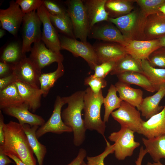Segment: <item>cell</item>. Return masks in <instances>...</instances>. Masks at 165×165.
<instances>
[{"instance_id":"6da1fadb","label":"cell","mask_w":165,"mask_h":165,"mask_svg":"<svg viewBox=\"0 0 165 165\" xmlns=\"http://www.w3.org/2000/svg\"><path fill=\"white\" fill-rule=\"evenodd\" d=\"M4 132V142L0 145V153L13 155L28 165H36L34 152L23 126L10 121L5 124Z\"/></svg>"},{"instance_id":"7a4b0ae2","label":"cell","mask_w":165,"mask_h":165,"mask_svg":"<svg viewBox=\"0 0 165 165\" xmlns=\"http://www.w3.org/2000/svg\"><path fill=\"white\" fill-rule=\"evenodd\" d=\"M85 92V90L78 91L69 96L63 97L68 106L61 112V118L65 124L72 129L73 143L76 147L83 143L86 137L87 129L81 116Z\"/></svg>"},{"instance_id":"3957f363","label":"cell","mask_w":165,"mask_h":165,"mask_svg":"<svg viewBox=\"0 0 165 165\" xmlns=\"http://www.w3.org/2000/svg\"><path fill=\"white\" fill-rule=\"evenodd\" d=\"M84 96V121L87 129L95 130L105 137L106 126L101 119V109L103 104L104 97L101 90L98 93H94L90 87L85 90Z\"/></svg>"},{"instance_id":"277c9868","label":"cell","mask_w":165,"mask_h":165,"mask_svg":"<svg viewBox=\"0 0 165 165\" xmlns=\"http://www.w3.org/2000/svg\"><path fill=\"white\" fill-rule=\"evenodd\" d=\"M147 17L140 9L117 18L109 17L108 21L117 27L126 40H145Z\"/></svg>"},{"instance_id":"5b68a950","label":"cell","mask_w":165,"mask_h":165,"mask_svg":"<svg viewBox=\"0 0 165 165\" xmlns=\"http://www.w3.org/2000/svg\"><path fill=\"white\" fill-rule=\"evenodd\" d=\"M72 24L76 39L87 42L90 31L88 16L83 0H68L65 2Z\"/></svg>"},{"instance_id":"8992f818","label":"cell","mask_w":165,"mask_h":165,"mask_svg":"<svg viewBox=\"0 0 165 165\" xmlns=\"http://www.w3.org/2000/svg\"><path fill=\"white\" fill-rule=\"evenodd\" d=\"M134 133L128 128L121 127L119 131L112 132L109 136V140L114 142V152L118 160L131 156L135 149L140 146V143L135 141Z\"/></svg>"},{"instance_id":"52a82bcc","label":"cell","mask_w":165,"mask_h":165,"mask_svg":"<svg viewBox=\"0 0 165 165\" xmlns=\"http://www.w3.org/2000/svg\"><path fill=\"white\" fill-rule=\"evenodd\" d=\"M22 23V51L25 54L31 51L33 43L42 41V23L35 11L24 14Z\"/></svg>"},{"instance_id":"ba28073f","label":"cell","mask_w":165,"mask_h":165,"mask_svg":"<svg viewBox=\"0 0 165 165\" xmlns=\"http://www.w3.org/2000/svg\"><path fill=\"white\" fill-rule=\"evenodd\" d=\"M59 38L61 50L69 51L75 57L83 58L92 69L94 70L98 65L93 46L87 41H78L63 35H59Z\"/></svg>"},{"instance_id":"9c48e42d","label":"cell","mask_w":165,"mask_h":165,"mask_svg":"<svg viewBox=\"0 0 165 165\" xmlns=\"http://www.w3.org/2000/svg\"><path fill=\"white\" fill-rule=\"evenodd\" d=\"M65 104L63 97L59 96H57L51 116L36 131V135L38 139L49 132L61 134L65 132H72V129L65 124L61 118V108Z\"/></svg>"},{"instance_id":"30bf717a","label":"cell","mask_w":165,"mask_h":165,"mask_svg":"<svg viewBox=\"0 0 165 165\" xmlns=\"http://www.w3.org/2000/svg\"><path fill=\"white\" fill-rule=\"evenodd\" d=\"M111 115L121 127L128 128L139 134L144 121L141 117L139 111L128 103L122 101L120 107L113 111Z\"/></svg>"},{"instance_id":"8fae6325","label":"cell","mask_w":165,"mask_h":165,"mask_svg":"<svg viewBox=\"0 0 165 165\" xmlns=\"http://www.w3.org/2000/svg\"><path fill=\"white\" fill-rule=\"evenodd\" d=\"M13 74L16 76L18 81L40 88L41 70L29 57H25L14 65Z\"/></svg>"},{"instance_id":"7c38bea8","label":"cell","mask_w":165,"mask_h":165,"mask_svg":"<svg viewBox=\"0 0 165 165\" xmlns=\"http://www.w3.org/2000/svg\"><path fill=\"white\" fill-rule=\"evenodd\" d=\"M37 12L43 24L42 41L46 47L57 53L61 50L59 35L50 20L48 12L42 5Z\"/></svg>"},{"instance_id":"4fadbf2b","label":"cell","mask_w":165,"mask_h":165,"mask_svg":"<svg viewBox=\"0 0 165 165\" xmlns=\"http://www.w3.org/2000/svg\"><path fill=\"white\" fill-rule=\"evenodd\" d=\"M24 15L16 2L14 0L10 1L8 8L0 9L2 28L16 36L22 23Z\"/></svg>"},{"instance_id":"5bb4252c","label":"cell","mask_w":165,"mask_h":165,"mask_svg":"<svg viewBox=\"0 0 165 165\" xmlns=\"http://www.w3.org/2000/svg\"><path fill=\"white\" fill-rule=\"evenodd\" d=\"M30 52L29 57L40 70L54 62H62L64 60L61 53L46 48L42 41L34 43Z\"/></svg>"},{"instance_id":"9a60e30c","label":"cell","mask_w":165,"mask_h":165,"mask_svg":"<svg viewBox=\"0 0 165 165\" xmlns=\"http://www.w3.org/2000/svg\"><path fill=\"white\" fill-rule=\"evenodd\" d=\"M121 45L127 54L140 61L147 60L153 51L161 47L159 39L145 40H126Z\"/></svg>"},{"instance_id":"2e32d148","label":"cell","mask_w":165,"mask_h":165,"mask_svg":"<svg viewBox=\"0 0 165 165\" xmlns=\"http://www.w3.org/2000/svg\"><path fill=\"white\" fill-rule=\"evenodd\" d=\"M104 22H101L94 25L90 30L88 37L122 45L126 39L120 31L112 23Z\"/></svg>"},{"instance_id":"e0dca14e","label":"cell","mask_w":165,"mask_h":165,"mask_svg":"<svg viewBox=\"0 0 165 165\" xmlns=\"http://www.w3.org/2000/svg\"><path fill=\"white\" fill-rule=\"evenodd\" d=\"M93 46L98 65L108 61L116 62L127 54L123 46L117 43L101 42Z\"/></svg>"},{"instance_id":"ac0fdd59","label":"cell","mask_w":165,"mask_h":165,"mask_svg":"<svg viewBox=\"0 0 165 165\" xmlns=\"http://www.w3.org/2000/svg\"><path fill=\"white\" fill-rule=\"evenodd\" d=\"M1 110L5 114L16 118L19 123L22 125L28 124L31 126H41L45 123L44 119L42 116L30 112L28 105L24 103Z\"/></svg>"},{"instance_id":"d6986e66","label":"cell","mask_w":165,"mask_h":165,"mask_svg":"<svg viewBox=\"0 0 165 165\" xmlns=\"http://www.w3.org/2000/svg\"><path fill=\"white\" fill-rule=\"evenodd\" d=\"M139 134L148 139L165 134V105L160 112L144 121Z\"/></svg>"},{"instance_id":"ffe728a7","label":"cell","mask_w":165,"mask_h":165,"mask_svg":"<svg viewBox=\"0 0 165 165\" xmlns=\"http://www.w3.org/2000/svg\"><path fill=\"white\" fill-rule=\"evenodd\" d=\"M15 83L24 103L28 105L29 110L35 112L41 105L43 94L40 88L19 81Z\"/></svg>"},{"instance_id":"44dd1931","label":"cell","mask_w":165,"mask_h":165,"mask_svg":"<svg viewBox=\"0 0 165 165\" xmlns=\"http://www.w3.org/2000/svg\"><path fill=\"white\" fill-rule=\"evenodd\" d=\"M88 16L90 30L95 24L108 21V13L105 8L107 0H83Z\"/></svg>"},{"instance_id":"7402d4cb","label":"cell","mask_w":165,"mask_h":165,"mask_svg":"<svg viewBox=\"0 0 165 165\" xmlns=\"http://www.w3.org/2000/svg\"><path fill=\"white\" fill-rule=\"evenodd\" d=\"M144 34L145 40L158 39L165 35V15L159 12L147 16Z\"/></svg>"},{"instance_id":"603a6c76","label":"cell","mask_w":165,"mask_h":165,"mask_svg":"<svg viewBox=\"0 0 165 165\" xmlns=\"http://www.w3.org/2000/svg\"><path fill=\"white\" fill-rule=\"evenodd\" d=\"M165 96V84H164L154 95L143 98L139 110L141 112L142 116L148 119L161 111L163 107L159 105V104Z\"/></svg>"},{"instance_id":"cb8c5ba5","label":"cell","mask_w":165,"mask_h":165,"mask_svg":"<svg viewBox=\"0 0 165 165\" xmlns=\"http://www.w3.org/2000/svg\"><path fill=\"white\" fill-rule=\"evenodd\" d=\"M115 86L122 100L136 107L139 110L143 99V91L140 89L132 88L130 85L119 81L116 82Z\"/></svg>"},{"instance_id":"d4e9b609","label":"cell","mask_w":165,"mask_h":165,"mask_svg":"<svg viewBox=\"0 0 165 165\" xmlns=\"http://www.w3.org/2000/svg\"><path fill=\"white\" fill-rule=\"evenodd\" d=\"M22 126L29 145L36 157L38 165H43L47 149L45 146L38 141L36 137V132L39 126H31L28 124Z\"/></svg>"},{"instance_id":"484cf974","label":"cell","mask_w":165,"mask_h":165,"mask_svg":"<svg viewBox=\"0 0 165 165\" xmlns=\"http://www.w3.org/2000/svg\"><path fill=\"white\" fill-rule=\"evenodd\" d=\"M143 143L155 162L165 159V134L152 138H142Z\"/></svg>"},{"instance_id":"4316f807","label":"cell","mask_w":165,"mask_h":165,"mask_svg":"<svg viewBox=\"0 0 165 165\" xmlns=\"http://www.w3.org/2000/svg\"><path fill=\"white\" fill-rule=\"evenodd\" d=\"M119 81L128 84L138 85L149 92L156 91L146 76L142 73L133 72H125L117 75Z\"/></svg>"},{"instance_id":"83f0119b","label":"cell","mask_w":165,"mask_h":165,"mask_svg":"<svg viewBox=\"0 0 165 165\" xmlns=\"http://www.w3.org/2000/svg\"><path fill=\"white\" fill-rule=\"evenodd\" d=\"M135 2L132 0H107L105 8L109 17L116 18L131 12Z\"/></svg>"},{"instance_id":"f1b7e54d","label":"cell","mask_w":165,"mask_h":165,"mask_svg":"<svg viewBox=\"0 0 165 165\" xmlns=\"http://www.w3.org/2000/svg\"><path fill=\"white\" fill-rule=\"evenodd\" d=\"M144 74L151 83L156 91L165 84V68H157L151 66L147 59L141 61Z\"/></svg>"},{"instance_id":"f546056e","label":"cell","mask_w":165,"mask_h":165,"mask_svg":"<svg viewBox=\"0 0 165 165\" xmlns=\"http://www.w3.org/2000/svg\"><path fill=\"white\" fill-rule=\"evenodd\" d=\"M23 103L15 83L0 90V110Z\"/></svg>"},{"instance_id":"4dcf8cb0","label":"cell","mask_w":165,"mask_h":165,"mask_svg":"<svg viewBox=\"0 0 165 165\" xmlns=\"http://www.w3.org/2000/svg\"><path fill=\"white\" fill-rule=\"evenodd\" d=\"M127 72H138L144 74L141 61L138 60L130 55L127 54L116 62L112 75H118Z\"/></svg>"},{"instance_id":"1f68e13d","label":"cell","mask_w":165,"mask_h":165,"mask_svg":"<svg viewBox=\"0 0 165 165\" xmlns=\"http://www.w3.org/2000/svg\"><path fill=\"white\" fill-rule=\"evenodd\" d=\"M26 55L22 51V45L18 42H13L4 47L0 55L1 61L14 65L24 57Z\"/></svg>"},{"instance_id":"d6a6232c","label":"cell","mask_w":165,"mask_h":165,"mask_svg":"<svg viewBox=\"0 0 165 165\" xmlns=\"http://www.w3.org/2000/svg\"><path fill=\"white\" fill-rule=\"evenodd\" d=\"M64 72L62 62L58 63V66L54 71L47 73H43L39 78L40 88L42 92V96L46 97L51 88L58 79L63 75Z\"/></svg>"},{"instance_id":"836d02e7","label":"cell","mask_w":165,"mask_h":165,"mask_svg":"<svg viewBox=\"0 0 165 165\" xmlns=\"http://www.w3.org/2000/svg\"><path fill=\"white\" fill-rule=\"evenodd\" d=\"M117 90L114 85L111 84L108 90V93L104 98L103 104L105 109L103 121L108 122L109 116L113 111L118 108L122 101L116 94Z\"/></svg>"},{"instance_id":"e575fe53","label":"cell","mask_w":165,"mask_h":165,"mask_svg":"<svg viewBox=\"0 0 165 165\" xmlns=\"http://www.w3.org/2000/svg\"><path fill=\"white\" fill-rule=\"evenodd\" d=\"M48 13L51 22L57 32L68 37L75 38L72 24L69 16L62 17Z\"/></svg>"},{"instance_id":"d590c367","label":"cell","mask_w":165,"mask_h":165,"mask_svg":"<svg viewBox=\"0 0 165 165\" xmlns=\"http://www.w3.org/2000/svg\"><path fill=\"white\" fill-rule=\"evenodd\" d=\"M140 9L146 16L160 12V7L165 2V0H136Z\"/></svg>"},{"instance_id":"8d00e7d4","label":"cell","mask_w":165,"mask_h":165,"mask_svg":"<svg viewBox=\"0 0 165 165\" xmlns=\"http://www.w3.org/2000/svg\"><path fill=\"white\" fill-rule=\"evenodd\" d=\"M42 1L43 5L49 13L62 17L69 16L67 9L57 1L52 0Z\"/></svg>"},{"instance_id":"74e56055","label":"cell","mask_w":165,"mask_h":165,"mask_svg":"<svg viewBox=\"0 0 165 165\" xmlns=\"http://www.w3.org/2000/svg\"><path fill=\"white\" fill-rule=\"evenodd\" d=\"M152 67L165 68V46H161L153 51L147 59Z\"/></svg>"},{"instance_id":"f35d334b","label":"cell","mask_w":165,"mask_h":165,"mask_svg":"<svg viewBox=\"0 0 165 165\" xmlns=\"http://www.w3.org/2000/svg\"><path fill=\"white\" fill-rule=\"evenodd\" d=\"M106 146L105 150L100 154L94 156L86 157L88 165H105V159L109 155L114 152L113 145H111L106 140Z\"/></svg>"},{"instance_id":"ab89813d","label":"cell","mask_w":165,"mask_h":165,"mask_svg":"<svg viewBox=\"0 0 165 165\" xmlns=\"http://www.w3.org/2000/svg\"><path fill=\"white\" fill-rule=\"evenodd\" d=\"M84 84L89 86L93 92L97 94L102 90V88L106 86L107 82L105 79L96 77L92 75L85 78Z\"/></svg>"},{"instance_id":"60d3db41","label":"cell","mask_w":165,"mask_h":165,"mask_svg":"<svg viewBox=\"0 0 165 165\" xmlns=\"http://www.w3.org/2000/svg\"><path fill=\"white\" fill-rule=\"evenodd\" d=\"M15 2L24 14L37 10L43 4L41 0H16Z\"/></svg>"},{"instance_id":"b9f144b4","label":"cell","mask_w":165,"mask_h":165,"mask_svg":"<svg viewBox=\"0 0 165 165\" xmlns=\"http://www.w3.org/2000/svg\"><path fill=\"white\" fill-rule=\"evenodd\" d=\"M116 62L114 61H108L97 65L94 70V73L93 75L96 77L105 79L113 70Z\"/></svg>"},{"instance_id":"7bdbcfd3","label":"cell","mask_w":165,"mask_h":165,"mask_svg":"<svg viewBox=\"0 0 165 165\" xmlns=\"http://www.w3.org/2000/svg\"><path fill=\"white\" fill-rule=\"evenodd\" d=\"M13 64L0 61V78L13 74Z\"/></svg>"},{"instance_id":"ee69618b","label":"cell","mask_w":165,"mask_h":165,"mask_svg":"<svg viewBox=\"0 0 165 165\" xmlns=\"http://www.w3.org/2000/svg\"><path fill=\"white\" fill-rule=\"evenodd\" d=\"M16 76L13 74L0 78V90L17 81Z\"/></svg>"},{"instance_id":"f6af8a7d","label":"cell","mask_w":165,"mask_h":165,"mask_svg":"<svg viewBox=\"0 0 165 165\" xmlns=\"http://www.w3.org/2000/svg\"><path fill=\"white\" fill-rule=\"evenodd\" d=\"M86 156V150L81 148L79 149L77 156L70 163L66 165H82Z\"/></svg>"},{"instance_id":"bcb514c9","label":"cell","mask_w":165,"mask_h":165,"mask_svg":"<svg viewBox=\"0 0 165 165\" xmlns=\"http://www.w3.org/2000/svg\"><path fill=\"white\" fill-rule=\"evenodd\" d=\"M5 123L1 110H0V145L3 144L4 140V127Z\"/></svg>"},{"instance_id":"7dc6e473","label":"cell","mask_w":165,"mask_h":165,"mask_svg":"<svg viewBox=\"0 0 165 165\" xmlns=\"http://www.w3.org/2000/svg\"><path fill=\"white\" fill-rule=\"evenodd\" d=\"M6 155L0 153V165H7L10 163H15Z\"/></svg>"},{"instance_id":"c3c4849f","label":"cell","mask_w":165,"mask_h":165,"mask_svg":"<svg viewBox=\"0 0 165 165\" xmlns=\"http://www.w3.org/2000/svg\"><path fill=\"white\" fill-rule=\"evenodd\" d=\"M148 153L147 151L145 148L144 149L142 146H141L140 148L139 152L138 157L137 160L135 161L136 165H141L143 159L146 155Z\"/></svg>"},{"instance_id":"681fc988","label":"cell","mask_w":165,"mask_h":165,"mask_svg":"<svg viewBox=\"0 0 165 165\" xmlns=\"http://www.w3.org/2000/svg\"><path fill=\"white\" fill-rule=\"evenodd\" d=\"M7 156L13 160L16 165H28L24 163L18 158L13 155H8Z\"/></svg>"},{"instance_id":"f907efd6","label":"cell","mask_w":165,"mask_h":165,"mask_svg":"<svg viewBox=\"0 0 165 165\" xmlns=\"http://www.w3.org/2000/svg\"><path fill=\"white\" fill-rule=\"evenodd\" d=\"M158 39L161 46H165V35Z\"/></svg>"},{"instance_id":"816d5d0a","label":"cell","mask_w":165,"mask_h":165,"mask_svg":"<svg viewBox=\"0 0 165 165\" xmlns=\"http://www.w3.org/2000/svg\"><path fill=\"white\" fill-rule=\"evenodd\" d=\"M159 11L160 12L165 15V2L160 7Z\"/></svg>"},{"instance_id":"f5cc1de1","label":"cell","mask_w":165,"mask_h":165,"mask_svg":"<svg viewBox=\"0 0 165 165\" xmlns=\"http://www.w3.org/2000/svg\"><path fill=\"white\" fill-rule=\"evenodd\" d=\"M146 165H164L162 164L160 161L157 162H153L152 163L148 162L147 163Z\"/></svg>"},{"instance_id":"db71d44e","label":"cell","mask_w":165,"mask_h":165,"mask_svg":"<svg viewBox=\"0 0 165 165\" xmlns=\"http://www.w3.org/2000/svg\"><path fill=\"white\" fill-rule=\"evenodd\" d=\"M5 30L2 28L0 29V38H2L5 34Z\"/></svg>"},{"instance_id":"11a10c76","label":"cell","mask_w":165,"mask_h":165,"mask_svg":"<svg viewBox=\"0 0 165 165\" xmlns=\"http://www.w3.org/2000/svg\"><path fill=\"white\" fill-rule=\"evenodd\" d=\"M82 165H88L84 161L82 163Z\"/></svg>"},{"instance_id":"9f6ffc18","label":"cell","mask_w":165,"mask_h":165,"mask_svg":"<svg viewBox=\"0 0 165 165\" xmlns=\"http://www.w3.org/2000/svg\"><path fill=\"white\" fill-rule=\"evenodd\" d=\"M7 165H11L10 164H8Z\"/></svg>"},{"instance_id":"6f0895ef","label":"cell","mask_w":165,"mask_h":165,"mask_svg":"<svg viewBox=\"0 0 165 165\" xmlns=\"http://www.w3.org/2000/svg\"></svg>"}]
</instances>
